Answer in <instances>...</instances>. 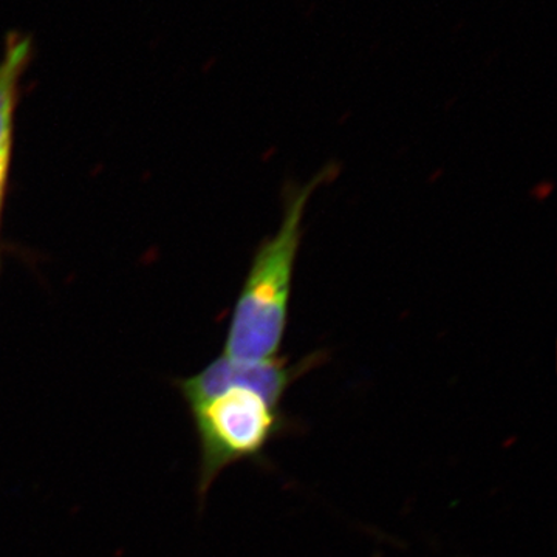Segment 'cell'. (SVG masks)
Listing matches in <instances>:
<instances>
[{
	"label": "cell",
	"instance_id": "cell-1",
	"mask_svg": "<svg viewBox=\"0 0 557 557\" xmlns=\"http://www.w3.org/2000/svg\"><path fill=\"white\" fill-rule=\"evenodd\" d=\"M332 171L302 186H289L277 233L260 245L242 288L222 357L240 364L278 358L288 324L289 298L296 259L302 240L304 218L314 190Z\"/></svg>",
	"mask_w": 557,
	"mask_h": 557
},
{
	"label": "cell",
	"instance_id": "cell-2",
	"mask_svg": "<svg viewBox=\"0 0 557 557\" xmlns=\"http://www.w3.org/2000/svg\"><path fill=\"white\" fill-rule=\"evenodd\" d=\"M188 406L199 440L201 500L223 471L240 461L263 463L273 442L298 428L281 405L248 387H225Z\"/></svg>",
	"mask_w": 557,
	"mask_h": 557
},
{
	"label": "cell",
	"instance_id": "cell-3",
	"mask_svg": "<svg viewBox=\"0 0 557 557\" xmlns=\"http://www.w3.org/2000/svg\"><path fill=\"white\" fill-rule=\"evenodd\" d=\"M321 351L302 358L295 364L287 358H274L259 364H240L220 357L197 375L183 380L180 391L189 405L197 399L211 397L225 387L242 386L258 392L274 405L282 406L288 388L310 370L321 366Z\"/></svg>",
	"mask_w": 557,
	"mask_h": 557
},
{
	"label": "cell",
	"instance_id": "cell-4",
	"mask_svg": "<svg viewBox=\"0 0 557 557\" xmlns=\"http://www.w3.org/2000/svg\"><path fill=\"white\" fill-rule=\"evenodd\" d=\"M33 57V40L20 33H11L5 51L0 58V211L5 196L7 177L13 141V119L20 83Z\"/></svg>",
	"mask_w": 557,
	"mask_h": 557
}]
</instances>
